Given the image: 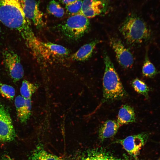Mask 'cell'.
<instances>
[{
  "label": "cell",
  "instance_id": "cell-18",
  "mask_svg": "<svg viewBox=\"0 0 160 160\" xmlns=\"http://www.w3.org/2000/svg\"><path fill=\"white\" fill-rule=\"evenodd\" d=\"M147 49L145 59L142 67V73L144 76L152 78L160 72L156 69L154 65L149 59Z\"/></svg>",
  "mask_w": 160,
  "mask_h": 160
},
{
  "label": "cell",
  "instance_id": "cell-1",
  "mask_svg": "<svg viewBox=\"0 0 160 160\" xmlns=\"http://www.w3.org/2000/svg\"><path fill=\"white\" fill-rule=\"evenodd\" d=\"M104 60L105 67L103 80L101 103L121 100L127 95L113 63L106 54L104 55Z\"/></svg>",
  "mask_w": 160,
  "mask_h": 160
},
{
  "label": "cell",
  "instance_id": "cell-21",
  "mask_svg": "<svg viewBox=\"0 0 160 160\" xmlns=\"http://www.w3.org/2000/svg\"><path fill=\"white\" fill-rule=\"evenodd\" d=\"M131 84L136 92L147 98H148L149 89L145 82L138 78H136L133 80Z\"/></svg>",
  "mask_w": 160,
  "mask_h": 160
},
{
  "label": "cell",
  "instance_id": "cell-27",
  "mask_svg": "<svg viewBox=\"0 0 160 160\" xmlns=\"http://www.w3.org/2000/svg\"></svg>",
  "mask_w": 160,
  "mask_h": 160
},
{
  "label": "cell",
  "instance_id": "cell-9",
  "mask_svg": "<svg viewBox=\"0 0 160 160\" xmlns=\"http://www.w3.org/2000/svg\"><path fill=\"white\" fill-rule=\"evenodd\" d=\"M145 137L144 134H140L128 136L119 141L129 155L136 157L139 154L144 144Z\"/></svg>",
  "mask_w": 160,
  "mask_h": 160
},
{
  "label": "cell",
  "instance_id": "cell-16",
  "mask_svg": "<svg viewBox=\"0 0 160 160\" xmlns=\"http://www.w3.org/2000/svg\"><path fill=\"white\" fill-rule=\"evenodd\" d=\"M30 160H63L61 158L45 150L43 146L37 145L31 153Z\"/></svg>",
  "mask_w": 160,
  "mask_h": 160
},
{
  "label": "cell",
  "instance_id": "cell-25",
  "mask_svg": "<svg viewBox=\"0 0 160 160\" xmlns=\"http://www.w3.org/2000/svg\"><path fill=\"white\" fill-rule=\"evenodd\" d=\"M2 160H14L12 159H11L9 156H5L3 159Z\"/></svg>",
  "mask_w": 160,
  "mask_h": 160
},
{
  "label": "cell",
  "instance_id": "cell-23",
  "mask_svg": "<svg viewBox=\"0 0 160 160\" xmlns=\"http://www.w3.org/2000/svg\"><path fill=\"white\" fill-rule=\"evenodd\" d=\"M0 93L3 97L11 100L15 96V90L12 86L0 83Z\"/></svg>",
  "mask_w": 160,
  "mask_h": 160
},
{
  "label": "cell",
  "instance_id": "cell-12",
  "mask_svg": "<svg viewBox=\"0 0 160 160\" xmlns=\"http://www.w3.org/2000/svg\"><path fill=\"white\" fill-rule=\"evenodd\" d=\"M105 6L104 0H84L81 14L88 18L100 14Z\"/></svg>",
  "mask_w": 160,
  "mask_h": 160
},
{
  "label": "cell",
  "instance_id": "cell-4",
  "mask_svg": "<svg viewBox=\"0 0 160 160\" xmlns=\"http://www.w3.org/2000/svg\"><path fill=\"white\" fill-rule=\"evenodd\" d=\"M20 0H0V21L9 28L15 23L26 20Z\"/></svg>",
  "mask_w": 160,
  "mask_h": 160
},
{
  "label": "cell",
  "instance_id": "cell-3",
  "mask_svg": "<svg viewBox=\"0 0 160 160\" xmlns=\"http://www.w3.org/2000/svg\"><path fill=\"white\" fill-rule=\"evenodd\" d=\"M89 26L88 18L81 14H79L71 16L58 27L60 32L66 38L76 40L88 31Z\"/></svg>",
  "mask_w": 160,
  "mask_h": 160
},
{
  "label": "cell",
  "instance_id": "cell-14",
  "mask_svg": "<svg viewBox=\"0 0 160 160\" xmlns=\"http://www.w3.org/2000/svg\"><path fill=\"white\" fill-rule=\"evenodd\" d=\"M120 127L116 121L108 120L100 126L98 132V137L101 140L111 137L114 136Z\"/></svg>",
  "mask_w": 160,
  "mask_h": 160
},
{
  "label": "cell",
  "instance_id": "cell-17",
  "mask_svg": "<svg viewBox=\"0 0 160 160\" xmlns=\"http://www.w3.org/2000/svg\"><path fill=\"white\" fill-rule=\"evenodd\" d=\"M43 43L52 57H65L69 53V50L62 46L50 42Z\"/></svg>",
  "mask_w": 160,
  "mask_h": 160
},
{
  "label": "cell",
  "instance_id": "cell-28",
  "mask_svg": "<svg viewBox=\"0 0 160 160\" xmlns=\"http://www.w3.org/2000/svg\"><path fill=\"white\" fill-rule=\"evenodd\" d=\"M159 160H160V159Z\"/></svg>",
  "mask_w": 160,
  "mask_h": 160
},
{
  "label": "cell",
  "instance_id": "cell-6",
  "mask_svg": "<svg viewBox=\"0 0 160 160\" xmlns=\"http://www.w3.org/2000/svg\"><path fill=\"white\" fill-rule=\"evenodd\" d=\"M6 67L10 77L15 81H19L24 75V70L20 57L14 52L7 50L4 53Z\"/></svg>",
  "mask_w": 160,
  "mask_h": 160
},
{
  "label": "cell",
  "instance_id": "cell-20",
  "mask_svg": "<svg viewBox=\"0 0 160 160\" xmlns=\"http://www.w3.org/2000/svg\"><path fill=\"white\" fill-rule=\"evenodd\" d=\"M47 11L48 13L57 17H62L65 14L64 10L55 0H51L47 4Z\"/></svg>",
  "mask_w": 160,
  "mask_h": 160
},
{
  "label": "cell",
  "instance_id": "cell-5",
  "mask_svg": "<svg viewBox=\"0 0 160 160\" xmlns=\"http://www.w3.org/2000/svg\"><path fill=\"white\" fill-rule=\"evenodd\" d=\"M16 137L15 131L8 110L0 104V141L4 142L13 140Z\"/></svg>",
  "mask_w": 160,
  "mask_h": 160
},
{
  "label": "cell",
  "instance_id": "cell-26",
  "mask_svg": "<svg viewBox=\"0 0 160 160\" xmlns=\"http://www.w3.org/2000/svg\"><path fill=\"white\" fill-rule=\"evenodd\" d=\"M0 32H1V30H0Z\"/></svg>",
  "mask_w": 160,
  "mask_h": 160
},
{
  "label": "cell",
  "instance_id": "cell-7",
  "mask_svg": "<svg viewBox=\"0 0 160 160\" xmlns=\"http://www.w3.org/2000/svg\"><path fill=\"white\" fill-rule=\"evenodd\" d=\"M22 8L26 17L31 21L37 28L45 25L44 14L39 8V3L36 0H20Z\"/></svg>",
  "mask_w": 160,
  "mask_h": 160
},
{
  "label": "cell",
  "instance_id": "cell-15",
  "mask_svg": "<svg viewBox=\"0 0 160 160\" xmlns=\"http://www.w3.org/2000/svg\"><path fill=\"white\" fill-rule=\"evenodd\" d=\"M135 121L136 117L133 108L127 104L122 105L119 110L116 121L120 126L134 122Z\"/></svg>",
  "mask_w": 160,
  "mask_h": 160
},
{
  "label": "cell",
  "instance_id": "cell-2",
  "mask_svg": "<svg viewBox=\"0 0 160 160\" xmlns=\"http://www.w3.org/2000/svg\"><path fill=\"white\" fill-rule=\"evenodd\" d=\"M120 30L125 40L130 44L141 43L149 40L152 36L151 31L146 23L136 17L128 18Z\"/></svg>",
  "mask_w": 160,
  "mask_h": 160
},
{
  "label": "cell",
  "instance_id": "cell-10",
  "mask_svg": "<svg viewBox=\"0 0 160 160\" xmlns=\"http://www.w3.org/2000/svg\"><path fill=\"white\" fill-rule=\"evenodd\" d=\"M67 160H121L100 149H92L75 154Z\"/></svg>",
  "mask_w": 160,
  "mask_h": 160
},
{
  "label": "cell",
  "instance_id": "cell-22",
  "mask_svg": "<svg viewBox=\"0 0 160 160\" xmlns=\"http://www.w3.org/2000/svg\"><path fill=\"white\" fill-rule=\"evenodd\" d=\"M83 0H77L65 5V8L67 13L71 16L81 14Z\"/></svg>",
  "mask_w": 160,
  "mask_h": 160
},
{
  "label": "cell",
  "instance_id": "cell-8",
  "mask_svg": "<svg viewBox=\"0 0 160 160\" xmlns=\"http://www.w3.org/2000/svg\"><path fill=\"white\" fill-rule=\"evenodd\" d=\"M110 44L116 54L117 61L123 68H131L134 62L132 55L124 45L119 39L113 38L111 39Z\"/></svg>",
  "mask_w": 160,
  "mask_h": 160
},
{
  "label": "cell",
  "instance_id": "cell-24",
  "mask_svg": "<svg viewBox=\"0 0 160 160\" xmlns=\"http://www.w3.org/2000/svg\"><path fill=\"white\" fill-rule=\"evenodd\" d=\"M77 0H59L61 3L65 5L73 2Z\"/></svg>",
  "mask_w": 160,
  "mask_h": 160
},
{
  "label": "cell",
  "instance_id": "cell-13",
  "mask_svg": "<svg viewBox=\"0 0 160 160\" xmlns=\"http://www.w3.org/2000/svg\"><path fill=\"white\" fill-rule=\"evenodd\" d=\"M100 41L95 40L81 47L76 52L72 54L71 57L73 60L84 61L87 60L92 55L96 45Z\"/></svg>",
  "mask_w": 160,
  "mask_h": 160
},
{
  "label": "cell",
  "instance_id": "cell-19",
  "mask_svg": "<svg viewBox=\"0 0 160 160\" xmlns=\"http://www.w3.org/2000/svg\"><path fill=\"white\" fill-rule=\"evenodd\" d=\"M38 88V86L36 84L24 80L20 88L21 96L25 99L31 98L32 94L36 91Z\"/></svg>",
  "mask_w": 160,
  "mask_h": 160
},
{
  "label": "cell",
  "instance_id": "cell-11",
  "mask_svg": "<svg viewBox=\"0 0 160 160\" xmlns=\"http://www.w3.org/2000/svg\"><path fill=\"white\" fill-rule=\"evenodd\" d=\"M15 104L18 119L21 123H26L31 115V98L25 99L18 95L15 98Z\"/></svg>",
  "mask_w": 160,
  "mask_h": 160
}]
</instances>
